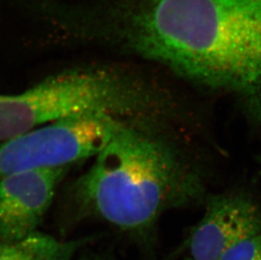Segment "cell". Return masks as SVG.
Masks as SVG:
<instances>
[{"label": "cell", "instance_id": "6da1fadb", "mask_svg": "<svg viewBox=\"0 0 261 260\" xmlns=\"http://www.w3.org/2000/svg\"><path fill=\"white\" fill-rule=\"evenodd\" d=\"M69 20L79 38L232 96L261 126V0H99Z\"/></svg>", "mask_w": 261, "mask_h": 260}, {"label": "cell", "instance_id": "7a4b0ae2", "mask_svg": "<svg viewBox=\"0 0 261 260\" xmlns=\"http://www.w3.org/2000/svg\"><path fill=\"white\" fill-rule=\"evenodd\" d=\"M173 121H126L74 185L85 211L123 231L142 232L165 211L203 200L204 173Z\"/></svg>", "mask_w": 261, "mask_h": 260}, {"label": "cell", "instance_id": "3957f363", "mask_svg": "<svg viewBox=\"0 0 261 260\" xmlns=\"http://www.w3.org/2000/svg\"><path fill=\"white\" fill-rule=\"evenodd\" d=\"M124 122L101 112L82 113L2 141L0 178L96 157Z\"/></svg>", "mask_w": 261, "mask_h": 260}, {"label": "cell", "instance_id": "277c9868", "mask_svg": "<svg viewBox=\"0 0 261 260\" xmlns=\"http://www.w3.org/2000/svg\"><path fill=\"white\" fill-rule=\"evenodd\" d=\"M68 167L32 170L0 178V241L15 242L37 231Z\"/></svg>", "mask_w": 261, "mask_h": 260}, {"label": "cell", "instance_id": "5b68a950", "mask_svg": "<svg viewBox=\"0 0 261 260\" xmlns=\"http://www.w3.org/2000/svg\"><path fill=\"white\" fill-rule=\"evenodd\" d=\"M259 228L260 209L249 194L233 191L210 197L190 236V258L219 260L235 242Z\"/></svg>", "mask_w": 261, "mask_h": 260}, {"label": "cell", "instance_id": "8992f818", "mask_svg": "<svg viewBox=\"0 0 261 260\" xmlns=\"http://www.w3.org/2000/svg\"><path fill=\"white\" fill-rule=\"evenodd\" d=\"M82 241H59L35 231L15 242L0 241V260H72Z\"/></svg>", "mask_w": 261, "mask_h": 260}, {"label": "cell", "instance_id": "52a82bcc", "mask_svg": "<svg viewBox=\"0 0 261 260\" xmlns=\"http://www.w3.org/2000/svg\"><path fill=\"white\" fill-rule=\"evenodd\" d=\"M219 260H261V228L235 242Z\"/></svg>", "mask_w": 261, "mask_h": 260}, {"label": "cell", "instance_id": "ba28073f", "mask_svg": "<svg viewBox=\"0 0 261 260\" xmlns=\"http://www.w3.org/2000/svg\"><path fill=\"white\" fill-rule=\"evenodd\" d=\"M186 260H192V259H191V258H187V259H186Z\"/></svg>", "mask_w": 261, "mask_h": 260}]
</instances>
